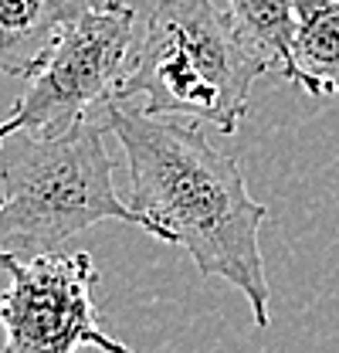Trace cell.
Listing matches in <instances>:
<instances>
[{"mask_svg":"<svg viewBox=\"0 0 339 353\" xmlns=\"http://www.w3.org/2000/svg\"><path fill=\"white\" fill-rule=\"evenodd\" d=\"M129 167V208L156 224L163 245H183L204 279H224L248 306L254 326H271V289L261 259L268 208L248 194L238 160L217 150L201 123L105 102Z\"/></svg>","mask_w":339,"mask_h":353,"instance_id":"6da1fadb","label":"cell"},{"mask_svg":"<svg viewBox=\"0 0 339 353\" xmlns=\"http://www.w3.org/2000/svg\"><path fill=\"white\" fill-rule=\"evenodd\" d=\"M105 130V116H85L68 130H17L0 139V248L58 252L99 221L136 224L160 241L156 224L116 190Z\"/></svg>","mask_w":339,"mask_h":353,"instance_id":"7a4b0ae2","label":"cell"},{"mask_svg":"<svg viewBox=\"0 0 339 353\" xmlns=\"http://www.w3.org/2000/svg\"><path fill=\"white\" fill-rule=\"evenodd\" d=\"M261 75L268 68L214 0H160L109 102H139L146 112L197 119L234 136Z\"/></svg>","mask_w":339,"mask_h":353,"instance_id":"3957f363","label":"cell"},{"mask_svg":"<svg viewBox=\"0 0 339 353\" xmlns=\"http://www.w3.org/2000/svg\"><path fill=\"white\" fill-rule=\"evenodd\" d=\"M132 51L136 10L126 0H102L65 31L51 54L24 79V92L0 123V139L17 130L58 132L95 116V109L116 95Z\"/></svg>","mask_w":339,"mask_h":353,"instance_id":"277c9868","label":"cell"},{"mask_svg":"<svg viewBox=\"0 0 339 353\" xmlns=\"http://www.w3.org/2000/svg\"><path fill=\"white\" fill-rule=\"evenodd\" d=\"M0 268L7 272L0 292L3 353H79L82 347L132 353L99 319L92 299L99 268L88 252L17 255L0 248Z\"/></svg>","mask_w":339,"mask_h":353,"instance_id":"5b68a950","label":"cell"},{"mask_svg":"<svg viewBox=\"0 0 339 353\" xmlns=\"http://www.w3.org/2000/svg\"><path fill=\"white\" fill-rule=\"evenodd\" d=\"M102 0H0V75L28 79L65 31Z\"/></svg>","mask_w":339,"mask_h":353,"instance_id":"8992f818","label":"cell"},{"mask_svg":"<svg viewBox=\"0 0 339 353\" xmlns=\"http://www.w3.org/2000/svg\"><path fill=\"white\" fill-rule=\"evenodd\" d=\"M296 82L309 95L339 99V0H292Z\"/></svg>","mask_w":339,"mask_h":353,"instance_id":"52a82bcc","label":"cell"},{"mask_svg":"<svg viewBox=\"0 0 339 353\" xmlns=\"http://www.w3.org/2000/svg\"><path fill=\"white\" fill-rule=\"evenodd\" d=\"M227 21L251 54L275 75L296 82V7L292 0H227Z\"/></svg>","mask_w":339,"mask_h":353,"instance_id":"ba28073f","label":"cell"}]
</instances>
